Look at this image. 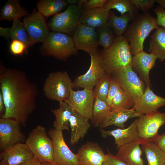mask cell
<instances>
[{"instance_id": "cell-1", "label": "cell", "mask_w": 165, "mask_h": 165, "mask_svg": "<svg viewBox=\"0 0 165 165\" xmlns=\"http://www.w3.org/2000/svg\"><path fill=\"white\" fill-rule=\"evenodd\" d=\"M0 86L5 106L1 118L14 119L25 126L36 107L38 93L36 85L23 71L8 68L1 70Z\"/></svg>"}, {"instance_id": "cell-2", "label": "cell", "mask_w": 165, "mask_h": 165, "mask_svg": "<svg viewBox=\"0 0 165 165\" xmlns=\"http://www.w3.org/2000/svg\"><path fill=\"white\" fill-rule=\"evenodd\" d=\"M159 26L156 18L148 12L139 14L133 20L124 34L132 55L144 51V43L150 32Z\"/></svg>"}, {"instance_id": "cell-3", "label": "cell", "mask_w": 165, "mask_h": 165, "mask_svg": "<svg viewBox=\"0 0 165 165\" xmlns=\"http://www.w3.org/2000/svg\"><path fill=\"white\" fill-rule=\"evenodd\" d=\"M106 72L111 75L131 66L132 56L129 43L124 35L116 37L112 45L101 52Z\"/></svg>"}, {"instance_id": "cell-4", "label": "cell", "mask_w": 165, "mask_h": 165, "mask_svg": "<svg viewBox=\"0 0 165 165\" xmlns=\"http://www.w3.org/2000/svg\"><path fill=\"white\" fill-rule=\"evenodd\" d=\"M25 144L35 158L41 163H55L53 159V141L48 136L46 129L42 126H38L32 130Z\"/></svg>"}, {"instance_id": "cell-5", "label": "cell", "mask_w": 165, "mask_h": 165, "mask_svg": "<svg viewBox=\"0 0 165 165\" xmlns=\"http://www.w3.org/2000/svg\"><path fill=\"white\" fill-rule=\"evenodd\" d=\"M43 43L46 53L60 60H65L78 53L72 37L64 33L50 32Z\"/></svg>"}, {"instance_id": "cell-6", "label": "cell", "mask_w": 165, "mask_h": 165, "mask_svg": "<svg viewBox=\"0 0 165 165\" xmlns=\"http://www.w3.org/2000/svg\"><path fill=\"white\" fill-rule=\"evenodd\" d=\"M73 88V82L68 73L58 71L50 73L45 82L43 90L45 95L52 101H64Z\"/></svg>"}, {"instance_id": "cell-7", "label": "cell", "mask_w": 165, "mask_h": 165, "mask_svg": "<svg viewBox=\"0 0 165 165\" xmlns=\"http://www.w3.org/2000/svg\"><path fill=\"white\" fill-rule=\"evenodd\" d=\"M111 75L128 96L134 107L146 88L144 82L138 77L131 66H127Z\"/></svg>"}, {"instance_id": "cell-8", "label": "cell", "mask_w": 165, "mask_h": 165, "mask_svg": "<svg viewBox=\"0 0 165 165\" xmlns=\"http://www.w3.org/2000/svg\"><path fill=\"white\" fill-rule=\"evenodd\" d=\"M165 125V112L158 110L142 115L137 119L138 142L142 145L154 142L160 127Z\"/></svg>"}, {"instance_id": "cell-9", "label": "cell", "mask_w": 165, "mask_h": 165, "mask_svg": "<svg viewBox=\"0 0 165 165\" xmlns=\"http://www.w3.org/2000/svg\"><path fill=\"white\" fill-rule=\"evenodd\" d=\"M82 7L77 4L69 5L64 12L54 15L49 24L51 29L55 32L73 34L80 24Z\"/></svg>"}, {"instance_id": "cell-10", "label": "cell", "mask_w": 165, "mask_h": 165, "mask_svg": "<svg viewBox=\"0 0 165 165\" xmlns=\"http://www.w3.org/2000/svg\"><path fill=\"white\" fill-rule=\"evenodd\" d=\"M90 56L91 61L89 69L85 73L79 76L73 82V88L93 89L106 73L101 53L97 50Z\"/></svg>"}, {"instance_id": "cell-11", "label": "cell", "mask_w": 165, "mask_h": 165, "mask_svg": "<svg viewBox=\"0 0 165 165\" xmlns=\"http://www.w3.org/2000/svg\"><path fill=\"white\" fill-rule=\"evenodd\" d=\"M62 131L54 128L50 129L48 132L53 141L54 162L58 165H79L77 156L67 145Z\"/></svg>"}, {"instance_id": "cell-12", "label": "cell", "mask_w": 165, "mask_h": 165, "mask_svg": "<svg viewBox=\"0 0 165 165\" xmlns=\"http://www.w3.org/2000/svg\"><path fill=\"white\" fill-rule=\"evenodd\" d=\"M94 100L93 89L85 88L77 91L72 89L64 101L77 113L90 120Z\"/></svg>"}, {"instance_id": "cell-13", "label": "cell", "mask_w": 165, "mask_h": 165, "mask_svg": "<svg viewBox=\"0 0 165 165\" xmlns=\"http://www.w3.org/2000/svg\"><path fill=\"white\" fill-rule=\"evenodd\" d=\"M76 48L88 53L90 55L97 50L98 35L95 28L79 24L72 37Z\"/></svg>"}, {"instance_id": "cell-14", "label": "cell", "mask_w": 165, "mask_h": 165, "mask_svg": "<svg viewBox=\"0 0 165 165\" xmlns=\"http://www.w3.org/2000/svg\"><path fill=\"white\" fill-rule=\"evenodd\" d=\"M21 125L11 119H0V148L3 151L15 144L21 143L24 136L21 132Z\"/></svg>"}, {"instance_id": "cell-15", "label": "cell", "mask_w": 165, "mask_h": 165, "mask_svg": "<svg viewBox=\"0 0 165 165\" xmlns=\"http://www.w3.org/2000/svg\"><path fill=\"white\" fill-rule=\"evenodd\" d=\"M23 20L33 45L37 42H43L49 33L43 16L35 9L30 15L25 16Z\"/></svg>"}, {"instance_id": "cell-16", "label": "cell", "mask_w": 165, "mask_h": 165, "mask_svg": "<svg viewBox=\"0 0 165 165\" xmlns=\"http://www.w3.org/2000/svg\"><path fill=\"white\" fill-rule=\"evenodd\" d=\"M35 158L25 143H19L0 154V165H19Z\"/></svg>"}, {"instance_id": "cell-17", "label": "cell", "mask_w": 165, "mask_h": 165, "mask_svg": "<svg viewBox=\"0 0 165 165\" xmlns=\"http://www.w3.org/2000/svg\"><path fill=\"white\" fill-rule=\"evenodd\" d=\"M76 154L79 165H103L106 155L97 143L91 141L82 145Z\"/></svg>"}, {"instance_id": "cell-18", "label": "cell", "mask_w": 165, "mask_h": 165, "mask_svg": "<svg viewBox=\"0 0 165 165\" xmlns=\"http://www.w3.org/2000/svg\"><path fill=\"white\" fill-rule=\"evenodd\" d=\"M157 57L152 53L143 51L132 57L131 66L138 72L146 86L151 88V84L149 78L150 70L154 67Z\"/></svg>"}, {"instance_id": "cell-19", "label": "cell", "mask_w": 165, "mask_h": 165, "mask_svg": "<svg viewBox=\"0 0 165 165\" xmlns=\"http://www.w3.org/2000/svg\"><path fill=\"white\" fill-rule=\"evenodd\" d=\"M137 119L134 121L127 128H117L115 130H106L101 129V135L105 138L108 136L113 137L117 149L120 147L133 142L138 141V136L137 130Z\"/></svg>"}, {"instance_id": "cell-20", "label": "cell", "mask_w": 165, "mask_h": 165, "mask_svg": "<svg viewBox=\"0 0 165 165\" xmlns=\"http://www.w3.org/2000/svg\"><path fill=\"white\" fill-rule=\"evenodd\" d=\"M165 106V98L155 94L150 87L146 86L143 94L133 108L141 114H145L158 110Z\"/></svg>"}, {"instance_id": "cell-21", "label": "cell", "mask_w": 165, "mask_h": 165, "mask_svg": "<svg viewBox=\"0 0 165 165\" xmlns=\"http://www.w3.org/2000/svg\"><path fill=\"white\" fill-rule=\"evenodd\" d=\"M142 115L137 112L133 108L130 109L119 108L112 110L100 125V127L101 129H103L113 125L120 128L124 129L125 128L124 123L128 119L139 117Z\"/></svg>"}, {"instance_id": "cell-22", "label": "cell", "mask_w": 165, "mask_h": 165, "mask_svg": "<svg viewBox=\"0 0 165 165\" xmlns=\"http://www.w3.org/2000/svg\"><path fill=\"white\" fill-rule=\"evenodd\" d=\"M140 145L137 141L122 146L118 148L116 156L127 165H144Z\"/></svg>"}, {"instance_id": "cell-23", "label": "cell", "mask_w": 165, "mask_h": 165, "mask_svg": "<svg viewBox=\"0 0 165 165\" xmlns=\"http://www.w3.org/2000/svg\"><path fill=\"white\" fill-rule=\"evenodd\" d=\"M89 120L74 111L69 121L71 145L75 144L84 137L91 126Z\"/></svg>"}, {"instance_id": "cell-24", "label": "cell", "mask_w": 165, "mask_h": 165, "mask_svg": "<svg viewBox=\"0 0 165 165\" xmlns=\"http://www.w3.org/2000/svg\"><path fill=\"white\" fill-rule=\"evenodd\" d=\"M110 11L104 7L85 10L82 13L80 24L95 28L100 27L107 23Z\"/></svg>"}, {"instance_id": "cell-25", "label": "cell", "mask_w": 165, "mask_h": 165, "mask_svg": "<svg viewBox=\"0 0 165 165\" xmlns=\"http://www.w3.org/2000/svg\"><path fill=\"white\" fill-rule=\"evenodd\" d=\"M58 109H51L55 116L54 128L57 130H69V121L74 110L64 101L59 102Z\"/></svg>"}, {"instance_id": "cell-26", "label": "cell", "mask_w": 165, "mask_h": 165, "mask_svg": "<svg viewBox=\"0 0 165 165\" xmlns=\"http://www.w3.org/2000/svg\"><path fill=\"white\" fill-rule=\"evenodd\" d=\"M149 52L154 54L161 61L165 60V28L159 27L152 34Z\"/></svg>"}, {"instance_id": "cell-27", "label": "cell", "mask_w": 165, "mask_h": 165, "mask_svg": "<svg viewBox=\"0 0 165 165\" xmlns=\"http://www.w3.org/2000/svg\"><path fill=\"white\" fill-rule=\"evenodd\" d=\"M0 20H14L29 15L27 11L20 4L18 0H8L1 8Z\"/></svg>"}, {"instance_id": "cell-28", "label": "cell", "mask_w": 165, "mask_h": 165, "mask_svg": "<svg viewBox=\"0 0 165 165\" xmlns=\"http://www.w3.org/2000/svg\"><path fill=\"white\" fill-rule=\"evenodd\" d=\"M133 20L129 13L118 16L113 12L110 11L107 24L117 37L123 35L124 34L129 23Z\"/></svg>"}, {"instance_id": "cell-29", "label": "cell", "mask_w": 165, "mask_h": 165, "mask_svg": "<svg viewBox=\"0 0 165 165\" xmlns=\"http://www.w3.org/2000/svg\"><path fill=\"white\" fill-rule=\"evenodd\" d=\"M68 3L64 0H41L37 5L38 12L48 17L55 15L64 9Z\"/></svg>"}, {"instance_id": "cell-30", "label": "cell", "mask_w": 165, "mask_h": 165, "mask_svg": "<svg viewBox=\"0 0 165 165\" xmlns=\"http://www.w3.org/2000/svg\"><path fill=\"white\" fill-rule=\"evenodd\" d=\"M142 150L145 155L147 165H165V153L154 142L142 145Z\"/></svg>"}, {"instance_id": "cell-31", "label": "cell", "mask_w": 165, "mask_h": 165, "mask_svg": "<svg viewBox=\"0 0 165 165\" xmlns=\"http://www.w3.org/2000/svg\"><path fill=\"white\" fill-rule=\"evenodd\" d=\"M104 7L109 10L112 9H116L121 13V15L129 13L133 20L139 15L138 10L131 0H108Z\"/></svg>"}, {"instance_id": "cell-32", "label": "cell", "mask_w": 165, "mask_h": 165, "mask_svg": "<svg viewBox=\"0 0 165 165\" xmlns=\"http://www.w3.org/2000/svg\"><path fill=\"white\" fill-rule=\"evenodd\" d=\"M112 109L106 101L95 98L92 118L90 120L95 127L99 126L108 116Z\"/></svg>"}, {"instance_id": "cell-33", "label": "cell", "mask_w": 165, "mask_h": 165, "mask_svg": "<svg viewBox=\"0 0 165 165\" xmlns=\"http://www.w3.org/2000/svg\"><path fill=\"white\" fill-rule=\"evenodd\" d=\"M10 38L12 40H17L23 43L28 50L33 45L24 27L23 22L19 19L13 20L12 25L10 28Z\"/></svg>"}, {"instance_id": "cell-34", "label": "cell", "mask_w": 165, "mask_h": 165, "mask_svg": "<svg viewBox=\"0 0 165 165\" xmlns=\"http://www.w3.org/2000/svg\"><path fill=\"white\" fill-rule=\"evenodd\" d=\"M98 43L105 50L113 43L116 37L112 29L107 23L97 28Z\"/></svg>"}, {"instance_id": "cell-35", "label": "cell", "mask_w": 165, "mask_h": 165, "mask_svg": "<svg viewBox=\"0 0 165 165\" xmlns=\"http://www.w3.org/2000/svg\"><path fill=\"white\" fill-rule=\"evenodd\" d=\"M111 77L110 75L106 73L95 85L93 90L95 98L106 102Z\"/></svg>"}, {"instance_id": "cell-36", "label": "cell", "mask_w": 165, "mask_h": 165, "mask_svg": "<svg viewBox=\"0 0 165 165\" xmlns=\"http://www.w3.org/2000/svg\"><path fill=\"white\" fill-rule=\"evenodd\" d=\"M132 106L133 105L129 98L120 88L112 100L111 106L112 110L119 108L130 109Z\"/></svg>"}, {"instance_id": "cell-37", "label": "cell", "mask_w": 165, "mask_h": 165, "mask_svg": "<svg viewBox=\"0 0 165 165\" xmlns=\"http://www.w3.org/2000/svg\"><path fill=\"white\" fill-rule=\"evenodd\" d=\"M120 88V86L117 81L111 76L106 101L107 103L111 108L112 100Z\"/></svg>"}, {"instance_id": "cell-38", "label": "cell", "mask_w": 165, "mask_h": 165, "mask_svg": "<svg viewBox=\"0 0 165 165\" xmlns=\"http://www.w3.org/2000/svg\"><path fill=\"white\" fill-rule=\"evenodd\" d=\"M11 52L15 55H22L24 53H28L25 45L22 42L17 40H13L9 46Z\"/></svg>"}, {"instance_id": "cell-39", "label": "cell", "mask_w": 165, "mask_h": 165, "mask_svg": "<svg viewBox=\"0 0 165 165\" xmlns=\"http://www.w3.org/2000/svg\"><path fill=\"white\" fill-rule=\"evenodd\" d=\"M131 1L138 10L144 12L149 11L156 2L155 0H131Z\"/></svg>"}, {"instance_id": "cell-40", "label": "cell", "mask_w": 165, "mask_h": 165, "mask_svg": "<svg viewBox=\"0 0 165 165\" xmlns=\"http://www.w3.org/2000/svg\"><path fill=\"white\" fill-rule=\"evenodd\" d=\"M108 151L103 165H127L116 156L112 154L108 148Z\"/></svg>"}, {"instance_id": "cell-41", "label": "cell", "mask_w": 165, "mask_h": 165, "mask_svg": "<svg viewBox=\"0 0 165 165\" xmlns=\"http://www.w3.org/2000/svg\"><path fill=\"white\" fill-rule=\"evenodd\" d=\"M107 0H86L82 6L85 10L91 9L104 7Z\"/></svg>"}, {"instance_id": "cell-42", "label": "cell", "mask_w": 165, "mask_h": 165, "mask_svg": "<svg viewBox=\"0 0 165 165\" xmlns=\"http://www.w3.org/2000/svg\"><path fill=\"white\" fill-rule=\"evenodd\" d=\"M154 11L156 15V21L158 26L165 28V9L160 6L155 8Z\"/></svg>"}, {"instance_id": "cell-43", "label": "cell", "mask_w": 165, "mask_h": 165, "mask_svg": "<svg viewBox=\"0 0 165 165\" xmlns=\"http://www.w3.org/2000/svg\"><path fill=\"white\" fill-rule=\"evenodd\" d=\"M154 142L160 149L165 153V133L159 135Z\"/></svg>"}, {"instance_id": "cell-44", "label": "cell", "mask_w": 165, "mask_h": 165, "mask_svg": "<svg viewBox=\"0 0 165 165\" xmlns=\"http://www.w3.org/2000/svg\"><path fill=\"white\" fill-rule=\"evenodd\" d=\"M10 28H4L0 27V35L7 39L10 37Z\"/></svg>"}, {"instance_id": "cell-45", "label": "cell", "mask_w": 165, "mask_h": 165, "mask_svg": "<svg viewBox=\"0 0 165 165\" xmlns=\"http://www.w3.org/2000/svg\"><path fill=\"white\" fill-rule=\"evenodd\" d=\"M5 112V106L2 94L0 91V116L2 117Z\"/></svg>"}, {"instance_id": "cell-46", "label": "cell", "mask_w": 165, "mask_h": 165, "mask_svg": "<svg viewBox=\"0 0 165 165\" xmlns=\"http://www.w3.org/2000/svg\"><path fill=\"white\" fill-rule=\"evenodd\" d=\"M41 163L39 161L35 158L31 160L22 163L19 165H41Z\"/></svg>"}, {"instance_id": "cell-47", "label": "cell", "mask_w": 165, "mask_h": 165, "mask_svg": "<svg viewBox=\"0 0 165 165\" xmlns=\"http://www.w3.org/2000/svg\"><path fill=\"white\" fill-rule=\"evenodd\" d=\"M155 2L165 9V0H155Z\"/></svg>"}, {"instance_id": "cell-48", "label": "cell", "mask_w": 165, "mask_h": 165, "mask_svg": "<svg viewBox=\"0 0 165 165\" xmlns=\"http://www.w3.org/2000/svg\"><path fill=\"white\" fill-rule=\"evenodd\" d=\"M67 2L68 4L70 5L76 4H77L78 0H67Z\"/></svg>"}, {"instance_id": "cell-49", "label": "cell", "mask_w": 165, "mask_h": 165, "mask_svg": "<svg viewBox=\"0 0 165 165\" xmlns=\"http://www.w3.org/2000/svg\"><path fill=\"white\" fill-rule=\"evenodd\" d=\"M41 165H58L56 163L48 162L43 163H41Z\"/></svg>"}]
</instances>
